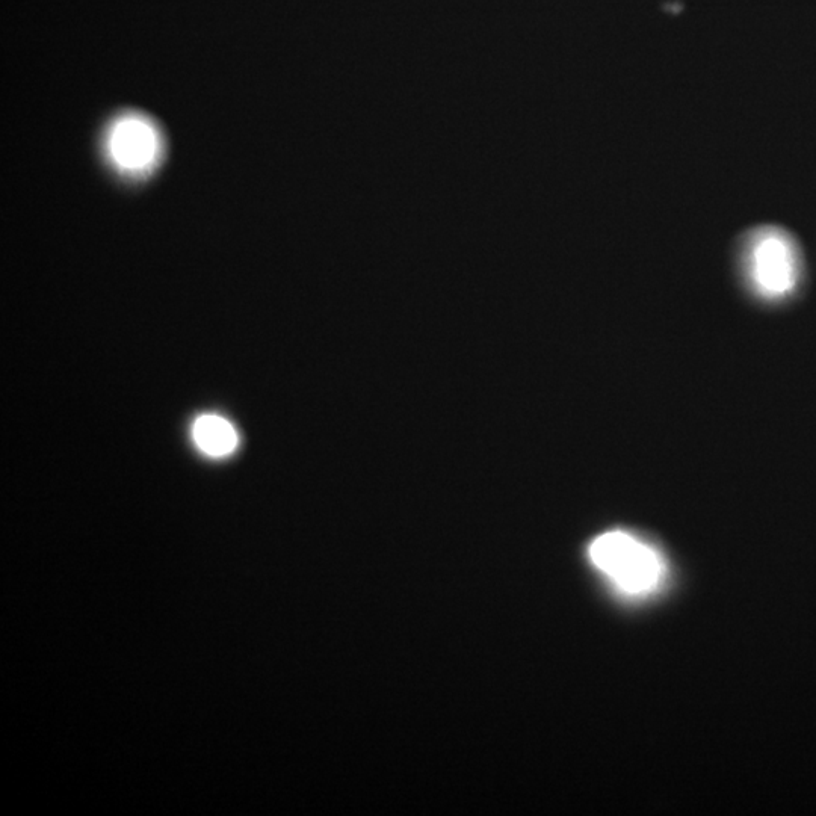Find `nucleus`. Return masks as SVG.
Listing matches in <instances>:
<instances>
[{
    "instance_id": "nucleus-3",
    "label": "nucleus",
    "mask_w": 816,
    "mask_h": 816,
    "mask_svg": "<svg viewBox=\"0 0 816 816\" xmlns=\"http://www.w3.org/2000/svg\"><path fill=\"white\" fill-rule=\"evenodd\" d=\"M161 150L158 130L143 115H123L114 121L109 130V156L124 173H147L158 162Z\"/></svg>"
},
{
    "instance_id": "nucleus-2",
    "label": "nucleus",
    "mask_w": 816,
    "mask_h": 816,
    "mask_svg": "<svg viewBox=\"0 0 816 816\" xmlns=\"http://www.w3.org/2000/svg\"><path fill=\"white\" fill-rule=\"evenodd\" d=\"M588 557L597 570L629 596L655 591L664 579V558L652 544L626 531H609L591 541Z\"/></svg>"
},
{
    "instance_id": "nucleus-1",
    "label": "nucleus",
    "mask_w": 816,
    "mask_h": 816,
    "mask_svg": "<svg viewBox=\"0 0 816 816\" xmlns=\"http://www.w3.org/2000/svg\"><path fill=\"white\" fill-rule=\"evenodd\" d=\"M741 268L748 288L756 297L782 301L800 286L803 257L797 241L786 230L758 227L742 241Z\"/></svg>"
},
{
    "instance_id": "nucleus-4",
    "label": "nucleus",
    "mask_w": 816,
    "mask_h": 816,
    "mask_svg": "<svg viewBox=\"0 0 816 816\" xmlns=\"http://www.w3.org/2000/svg\"><path fill=\"white\" fill-rule=\"evenodd\" d=\"M192 439L203 454L221 458L233 454L239 445L236 428L217 415H203L192 425Z\"/></svg>"
}]
</instances>
